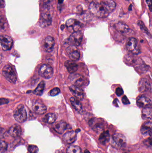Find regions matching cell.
Returning <instances> with one entry per match:
<instances>
[{
    "mask_svg": "<svg viewBox=\"0 0 152 153\" xmlns=\"http://www.w3.org/2000/svg\"><path fill=\"white\" fill-rule=\"evenodd\" d=\"M116 4L113 0H105L103 1H93L89 5L91 12L98 18H105L116 8Z\"/></svg>",
    "mask_w": 152,
    "mask_h": 153,
    "instance_id": "1",
    "label": "cell"
},
{
    "mask_svg": "<svg viewBox=\"0 0 152 153\" xmlns=\"http://www.w3.org/2000/svg\"><path fill=\"white\" fill-rule=\"evenodd\" d=\"M2 75L9 82L14 84L17 81V77L14 69L11 65H6L3 68Z\"/></svg>",
    "mask_w": 152,
    "mask_h": 153,
    "instance_id": "2",
    "label": "cell"
},
{
    "mask_svg": "<svg viewBox=\"0 0 152 153\" xmlns=\"http://www.w3.org/2000/svg\"><path fill=\"white\" fill-rule=\"evenodd\" d=\"M14 116L16 121L18 123H23L26 120L27 113L23 105H19L14 111Z\"/></svg>",
    "mask_w": 152,
    "mask_h": 153,
    "instance_id": "3",
    "label": "cell"
},
{
    "mask_svg": "<svg viewBox=\"0 0 152 153\" xmlns=\"http://www.w3.org/2000/svg\"><path fill=\"white\" fill-rule=\"evenodd\" d=\"M83 40V35L80 31L73 32L65 41V43L69 46H79Z\"/></svg>",
    "mask_w": 152,
    "mask_h": 153,
    "instance_id": "4",
    "label": "cell"
},
{
    "mask_svg": "<svg viewBox=\"0 0 152 153\" xmlns=\"http://www.w3.org/2000/svg\"><path fill=\"white\" fill-rule=\"evenodd\" d=\"M89 124L93 130L97 132L103 131L106 126L105 121L100 118H92L89 121Z\"/></svg>",
    "mask_w": 152,
    "mask_h": 153,
    "instance_id": "5",
    "label": "cell"
},
{
    "mask_svg": "<svg viewBox=\"0 0 152 153\" xmlns=\"http://www.w3.org/2000/svg\"><path fill=\"white\" fill-rule=\"evenodd\" d=\"M52 21V17L51 12L48 7H45L41 13L40 25L42 27H47L51 24Z\"/></svg>",
    "mask_w": 152,
    "mask_h": 153,
    "instance_id": "6",
    "label": "cell"
},
{
    "mask_svg": "<svg viewBox=\"0 0 152 153\" xmlns=\"http://www.w3.org/2000/svg\"><path fill=\"white\" fill-rule=\"evenodd\" d=\"M126 47L129 52L134 54H138L140 53V50L138 46L137 39L134 37H131L126 43Z\"/></svg>",
    "mask_w": 152,
    "mask_h": 153,
    "instance_id": "7",
    "label": "cell"
},
{
    "mask_svg": "<svg viewBox=\"0 0 152 153\" xmlns=\"http://www.w3.org/2000/svg\"><path fill=\"white\" fill-rule=\"evenodd\" d=\"M115 27L116 30L123 35L130 36L134 34V31L127 24L123 22H119L116 23L115 24Z\"/></svg>",
    "mask_w": 152,
    "mask_h": 153,
    "instance_id": "8",
    "label": "cell"
},
{
    "mask_svg": "<svg viewBox=\"0 0 152 153\" xmlns=\"http://www.w3.org/2000/svg\"><path fill=\"white\" fill-rule=\"evenodd\" d=\"M54 72L51 66L48 64H43L39 70L40 75L45 79H49L53 76Z\"/></svg>",
    "mask_w": 152,
    "mask_h": 153,
    "instance_id": "9",
    "label": "cell"
},
{
    "mask_svg": "<svg viewBox=\"0 0 152 153\" xmlns=\"http://www.w3.org/2000/svg\"><path fill=\"white\" fill-rule=\"evenodd\" d=\"M0 40L3 51H8L11 49L14 42L11 37L7 35H1L0 37Z\"/></svg>",
    "mask_w": 152,
    "mask_h": 153,
    "instance_id": "10",
    "label": "cell"
},
{
    "mask_svg": "<svg viewBox=\"0 0 152 153\" xmlns=\"http://www.w3.org/2000/svg\"><path fill=\"white\" fill-rule=\"evenodd\" d=\"M69 79L73 85L77 86L78 87H81L84 85V76L80 74L76 73L70 74L69 77Z\"/></svg>",
    "mask_w": 152,
    "mask_h": 153,
    "instance_id": "11",
    "label": "cell"
},
{
    "mask_svg": "<svg viewBox=\"0 0 152 153\" xmlns=\"http://www.w3.org/2000/svg\"><path fill=\"white\" fill-rule=\"evenodd\" d=\"M66 25L67 28L69 29V30L73 32L80 31L82 27L80 23L76 20L73 19H70L66 21Z\"/></svg>",
    "mask_w": 152,
    "mask_h": 153,
    "instance_id": "12",
    "label": "cell"
},
{
    "mask_svg": "<svg viewBox=\"0 0 152 153\" xmlns=\"http://www.w3.org/2000/svg\"><path fill=\"white\" fill-rule=\"evenodd\" d=\"M66 52L69 57L72 61H75L79 60L80 57V53L76 46H69L66 49Z\"/></svg>",
    "mask_w": 152,
    "mask_h": 153,
    "instance_id": "13",
    "label": "cell"
},
{
    "mask_svg": "<svg viewBox=\"0 0 152 153\" xmlns=\"http://www.w3.org/2000/svg\"><path fill=\"white\" fill-rule=\"evenodd\" d=\"M137 104L141 108H145L151 107L152 101L149 98L145 95L139 96L137 99Z\"/></svg>",
    "mask_w": 152,
    "mask_h": 153,
    "instance_id": "14",
    "label": "cell"
},
{
    "mask_svg": "<svg viewBox=\"0 0 152 153\" xmlns=\"http://www.w3.org/2000/svg\"><path fill=\"white\" fill-rule=\"evenodd\" d=\"M32 109L37 114L42 115L47 112L46 106L38 101H36L33 103Z\"/></svg>",
    "mask_w": 152,
    "mask_h": 153,
    "instance_id": "15",
    "label": "cell"
},
{
    "mask_svg": "<svg viewBox=\"0 0 152 153\" xmlns=\"http://www.w3.org/2000/svg\"><path fill=\"white\" fill-rule=\"evenodd\" d=\"M113 138L116 144L119 146L124 147L126 145V138L120 133H115L113 135Z\"/></svg>",
    "mask_w": 152,
    "mask_h": 153,
    "instance_id": "16",
    "label": "cell"
},
{
    "mask_svg": "<svg viewBox=\"0 0 152 153\" xmlns=\"http://www.w3.org/2000/svg\"><path fill=\"white\" fill-rule=\"evenodd\" d=\"M55 40L53 37L48 36L43 41V48L47 52H51L54 49L55 46Z\"/></svg>",
    "mask_w": 152,
    "mask_h": 153,
    "instance_id": "17",
    "label": "cell"
},
{
    "mask_svg": "<svg viewBox=\"0 0 152 153\" xmlns=\"http://www.w3.org/2000/svg\"><path fill=\"white\" fill-rule=\"evenodd\" d=\"M141 132L144 136L152 135V122L150 121L145 122L141 127Z\"/></svg>",
    "mask_w": 152,
    "mask_h": 153,
    "instance_id": "18",
    "label": "cell"
},
{
    "mask_svg": "<svg viewBox=\"0 0 152 153\" xmlns=\"http://www.w3.org/2000/svg\"><path fill=\"white\" fill-rule=\"evenodd\" d=\"M138 89L141 92H148L151 89L150 83L146 78H142L139 82Z\"/></svg>",
    "mask_w": 152,
    "mask_h": 153,
    "instance_id": "19",
    "label": "cell"
},
{
    "mask_svg": "<svg viewBox=\"0 0 152 153\" xmlns=\"http://www.w3.org/2000/svg\"><path fill=\"white\" fill-rule=\"evenodd\" d=\"M69 89L76 98L80 100H82L84 98V92L80 87L72 85L70 86Z\"/></svg>",
    "mask_w": 152,
    "mask_h": 153,
    "instance_id": "20",
    "label": "cell"
},
{
    "mask_svg": "<svg viewBox=\"0 0 152 153\" xmlns=\"http://www.w3.org/2000/svg\"><path fill=\"white\" fill-rule=\"evenodd\" d=\"M76 138V132L73 131L66 132L63 136V141L69 144H72L75 142Z\"/></svg>",
    "mask_w": 152,
    "mask_h": 153,
    "instance_id": "21",
    "label": "cell"
},
{
    "mask_svg": "<svg viewBox=\"0 0 152 153\" xmlns=\"http://www.w3.org/2000/svg\"><path fill=\"white\" fill-rule=\"evenodd\" d=\"M22 128L20 125L17 124H14L9 128L8 131L9 135L14 138L19 137L22 134Z\"/></svg>",
    "mask_w": 152,
    "mask_h": 153,
    "instance_id": "22",
    "label": "cell"
},
{
    "mask_svg": "<svg viewBox=\"0 0 152 153\" xmlns=\"http://www.w3.org/2000/svg\"><path fill=\"white\" fill-rule=\"evenodd\" d=\"M70 103L76 111L80 113H82L84 111L83 106L79 99L75 97H71L70 99Z\"/></svg>",
    "mask_w": 152,
    "mask_h": 153,
    "instance_id": "23",
    "label": "cell"
},
{
    "mask_svg": "<svg viewBox=\"0 0 152 153\" xmlns=\"http://www.w3.org/2000/svg\"><path fill=\"white\" fill-rule=\"evenodd\" d=\"M65 66L67 71L70 74L75 73L78 70V65L73 61H67L65 63Z\"/></svg>",
    "mask_w": 152,
    "mask_h": 153,
    "instance_id": "24",
    "label": "cell"
},
{
    "mask_svg": "<svg viewBox=\"0 0 152 153\" xmlns=\"http://www.w3.org/2000/svg\"><path fill=\"white\" fill-rule=\"evenodd\" d=\"M67 128V124L65 121H60L55 124L54 129L59 134H63Z\"/></svg>",
    "mask_w": 152,
    "mask_h": 153,
    "instance_id": "25",
    "label": "cell"
},
{
    "mask_svg": "<svg viewBox=\"0 0 152 153\" xmlns=\"http://www.w3.org/2000/svg\"><path fill=\"white\" fill-rule=\"evenodd\" d=\"M141 116L144 120H152V107L144 108L142 111Z\"/></svg>",
    "mask_w": 152,
    "mask_h": 153,
    "instance_id": "26",
    "label": "cell"
},
{
    "mask_svg": "<svg viewBox=\"0 0 152 153\" xmlns=\"http://www.w3.org/2000/svg\"><path fill=\"white\" fill-rule=\"evenodd\" d=\"M57 119V115L53 113H49L45 116L43 119L44 122L47 124H53L56 121Z\"/></svg>",
    "mask_w": 152,
    "mask_h": 153,
    "instance_id": "27",
    "label": "cell"
},
{
    "mask_svg": "<svg viewBox=\"0 0 152 153\" xmlns=\"http://www.w3.org/2000/svg\"><path fill=\"white\" fill-rule=\"evenodd\" d=\"M110 138V136L109 131H105L101 134L99 138V140L102 144L105 145L109 141Z\"/></svg>",
    "mask_w": 152,
    "mask_h": 153,
    "instance_id": "28",
    "label": "cell"
},
{
    "mask_svg": "<svg viewBox=\"0 0 152 153\" xmlns=\"http://www.w3.org/2000/svg\"><path fill=\"white\" fill-rule=\"evenodd\" d=\"M45 82L44 81H41L38 84L36 89L34 90L33 93L34 94L38 96H40L43 94L45 88Z\"/></svg>",
    "mask_w": 152,
    "mask_h": 153,
    "instance_id": "29",
    "label": "cell"
},
{
    "mask_svg": "<svg viewBox=\"0 0 152 153\" xmlns=\"http://www.w3.org/2000/svg\"><path fill=\"white\" fill-rule=\"evenodd\" d=\"M66 153H83L81 148L77 146H70L67 148Z\"/></svg>",
    "mask_w": 152,
    "mask_h": 153,
    "instance_id": "30",
    "label": "cell"
},
{
    "mask_svg": "<svg viewBox=\"0 0 152 153\" xmlns=\"http://www.w3.org/2000/svg\"><path fill=\"white\" fill-rule=\"evenodd\" d=\"M138 24L142 31H143L144 32L147 34L148 35L150 36V34L149 31L148 29H147V27L144 25V23L143 22H142L141 21H139L138 22Z\"/></svg>",
    "mask_w": 152,
    "mask_h": 153,
    "instance_id": "31",
    "label": "cell"
},
{
    "mask_svg": "<svg viewBox=\"0 0 152 153\" xmlns=\"http://www.w3.org/2000/svg\"><path fill=\"white\" fill-rule=\"evenodd\" d=\"M28 151L30 153H38V148L35 145H29L28 147Z\"/></svg>",
    "mask_w": 152,
    "mask_h": 153,
    "instance_id": "32",
    "label": "cell"
},
{
    "mask_svg": "<svg viewBox=\"0 0 152 153\" xmlns=\"http://www.w3.org/2000/svg\"><path fill=\"white\" fill-rule=\"evenodd\" d=\"M60 92L59 88L58 87H55L54 89H52L49 92V94L51 96H55L59 94Z\"/></svg>",
    "mask_w": 152,
    "mask_h": 153,
    "instance_id": "33",
    "label": "cell"
},
{
    "mask_svg": "<svg viewBox=\"0 0 152 153\" xmlns=\"http://www.w3.org/2000/svg\"><path fill=\"white\" fill-rule=\"evenodd\" d=\"M7 144L4 141H1V153H4L7 149Z\"/></svg>",
    "mask_w": 152,
    "mask_h": 153,
    "instance_id": "34",
    "label": "cell"
},
{
    "mask_svg": "<svg viewBox=\"0 0 152 153\" xmlns=\"http://www.w3.org/2000/svg\"><path fill=\"white\" fill-rule=\"evenodd\" d=\"M143 143L144 145L147 146L148 147H152V137H150L145 140Z\"/></svg>",
    "mask_w": 152,
    "mask_h": 153,
    "instance_id": "35",
    "label": "cell"
},
{
    "mask_svg": "<svg viewBox=\"0 0 152 153\" xmlns=\"http://www.w3.org/2000/svg\"><path fill=\"white\" fill-rule=\"evenodd\" d=\"M116 94L117 96H121L124 94L123 90L120 87H117L116 89Z\"/></svg>",
    "mask_w": 152,
    "mask_h": 153,
    "instance_id": "36",
    "label": "cell"
},
{
    "mask_svg": "<svg viewBox=\"0 0 152 153\" xmlns=\"http://www.w3.org/2000/svg\"><path fill=\"white\" fill-rule=\"evenodd\" d=\"M122 101L123 104L124 105H128L130 104L129 100H128V98L126 96H124L122 98Z\"/></svg>",
    "mask_w": 152,
    "mask_h": 153,
    "instance_id": "37",
    "label": "cell"
},
{
    "mask_svg": "<svg viewBox=\"0 0 152 153\" xmlns=\"http://www.w3.org/2000/svg\"><path fill=\"white\" fill-rule=\"evenodd\" d=\"M146 1L150 11H152V0H146Z\"/></svg>",
    "mask_w": 152,
    "mask_h": 153,
    "instance_id": "38",
    "label": "cell"
},
{
    "mask_svg": "<svg viewBox=\"0 0 152 153\" xmlns=\"http://www.w3.org/2000/svg\"><path fill=\"white\" fill-rule=\"evenodd\" d=\"M1 105L3 104H7L8 102V100L4 98H1Z\"/></svg>",
    "mask_w": 152,
    "mask_h": 153,
    "instance_id": "39",
    "label": "cell"
},
{
    "mask_svg": "<svg viewBox=\"0 0 152 153\" xmlns=\"http://www.w3.org/2000/svg\"><path fill=\"white\" fill-rule=\"evenodd\" d=\"M63 0H59V3H62L63 2Z\"/></svg>",
    "mask_w": 152,
    "mask_h": 153,
    "instance_id": "40",
    "label": "cell"
},
{
    "mask_svg": "<svg viewBox=\"0 0 152 153\" xmlns=\"http://www.w3.org/2000/svg\"><path fill=\"white\" fill-rule=\"evenodd\" d=\"M84 153H90V152H89V151H88V150H85V151H84Z\"/></svg>",
    "mask_w": 152,
    "mask_h": 153,
    "instance_id": "41",
    "label": "cell"
},
{
    "mask_svg": "<svg viewBox=\"0 0 152 153\" xmlns=\"http://www.w3.org/2000/svg\"></svg>",
    "mask_w": 152,
    "mask_h": 153,
    "instance_id": "42",
    "label": "cell"
}]
</instances>
